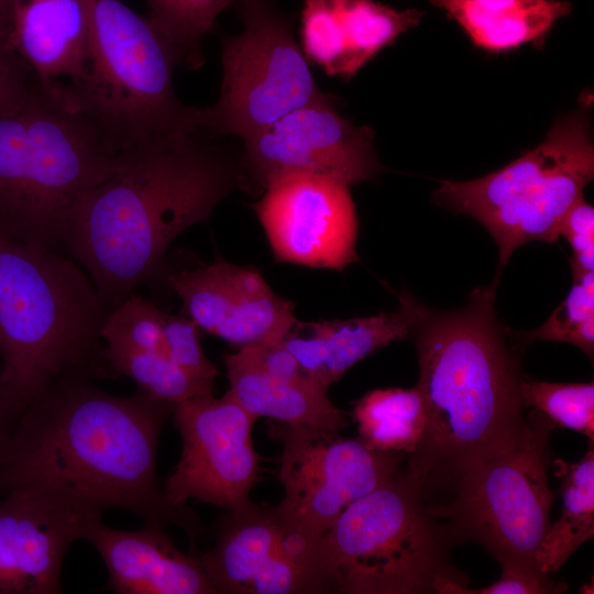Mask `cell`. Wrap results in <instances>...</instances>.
I'll use <instances>...</instances> for the list:
<instances>
[{"instance_id": "29", "label": "cell", "mask_w": 594, "mask_h": 594, "mask_svg": "<svg viewBox=\"0 0 594 594\" xmlns=\"http://www.w3.org/2000/svg\"><path fill=\"white\" fill-rule=\"evenodd\" d=\"M527 346L534 341L575 345L591 360L594 355V272L573 279L561 305L539 328L519 333Z\"/></svg>"}, {"instance_id": "35", "label": "cell", "mask_w": 594, "mask_h": 594, "mask_svg": "<svg viewBox=\"0 0 594 594\" xmlns=\"http://www.w3.org/2000/svg\"><path fill=\"white\" fill-rule=\"evenodd\" d=\"M502 574L493 584L481 587H462L458 594H552L566 591V584L557 582L537 568L520 564H502Z\"/></svg>"}, {"instance_id": "5", "label": "cell", "mask_w": 594, "mask_h": 594, "mask_svg": "<svg viewBox=\"0 0 594 594\" xmlns=\"http://www.w3.org/2000/svg\"><path fill=\"white\" fill-rule=\"evenodd\" d=\"M118 153L92 117L38 87L21 110L0 116V230L57 250Z\"/></svg>"}, {"instance_id": "30", "label": "cell", "mask_w": 594, "mask_h": 594, "mask_svg": "<svg viewBox=\"0 0 594 594\" xmlns=\"http://www.w3.org/2000/svg\"><path fill=\"white\" fill-rule=\"evenodd\" d=\"M165 312L134 293L109 311L101 329L107 345H118L167 356Z\"/></svg>"}, {"instance_id": "25", "label": "cell", "mask_w": 594, "mask_h": 594, "mask_svg": "<svg viewBox=\"0 0 594 594\" xmlns=\"http://www.w3.org/2000/svg\"><path fill=\"white\" fill-rule=\"evenodd\" d=\"M344 53V80H350L383 48L418 25L424 12L396 10L374 0H334Z\"/></svg>"}, {"instance_id": "19", "label": "cell", "mask_w": 594, "mask_h": 594, "mask_svg": "<svg viewBox=\"0 0 594 594\" xmlns=\"http://www.w3.org/2000/svg\"><path fill=\"white\" fill-rule=\"evenodd\" d=\"M88 540L103 560L108 586L118 594H215L198 552L183 553L165 527L145 522L138 530L105 525L101 516L84 528Z\"/></svg>"}, {"instance_id": "21", "label": "cell", "mask_w": 594, "mask_h": 594, "mask_svg": "<svg viewBox=\"0 0 594 594\" xmlns=\"http://www.w3.org/2000/svg\"><path fill=\"white\" fill-rule=\"evenodd\" d=\"M230 392L256 419L340 431L349 420L328 397L327 388L312 382H292L262 372L239 352L224 354Z\"/></svg>"}, {"instance_id": "12", "label": "cell", "mask_w": 594, "mask_h": 594, "mask_svg": "<svg viewBox=\"0 0 594 594\" xmlns=\"http://www.w3.org/2000/svg\"><path fill=\"white\" fill-rule=\"evenodd\" d=\"M374 138L372 128L353 124L326 94L243 140L241 187L263 193L273 180L295 174L328 177L350 187L375 180L383 166Z\"/></svg>"}, {"instance_id": "4", "label": "cell", "mask_w": 594, "mask_h": 594, "mask_svg": "<svg viewBox=\"0 0 594 594\" xmlns=\"http://www.w3.org/2000/svg\"><path fill=\"white\" fill-rule=\"evenodd\" d=\"M112 307L77 262L0 230V389L16 417L61 378L106 376Z\"/></svg>"}, {"instance_id": "9", "label": "cell", "mask_w": 594, "mask_h": 594, "mask_svg": "<svg viewBox=\"0 0 594 594\" xmlns=\"http://www.w3.org/2000/svg\"><path fill=\"white\" fill-rule=\"evenodd\" d=\"M554 428L534 409L512 449L465 472L441 501L428 505L454 543L475 542L501 565L537 568L536 552L551 524L554 501L547 477Z\"/></svg>"}, {"instance_id": "17", "label": "cell", "mask_w": 594, "mask_h": 594, "mask_svg": "<svg viewBox=\"0 0 594 594\" xmlns=\"http://www.w3.org/2000/svg\"><path fill=\"white\" fill-rule=\"evenodd\" d=\"M89 516L44 495H0V594H59L64 558Z\"/></svg>"}, {"instance_id": "23", "label": "cell", "mask_w": 594, "mask_h": 594, "mask_svg": "<svg viewBox=\"0 0 594 594\" xmlns=\"http://www.w3.org/2000/svg\"><path fill=\"white\" fill-rule=\"evenodd\" d=\"M560 479L561 515L550 524L535 557L538 570L551 574L561 569L583 543L594 537V450L574 463L554 460Z\"/></svg>"}, {"instance_id": "14", "label": "cell", "mask_w": 594, "mask_h": 594, "mask_svg": "<svg viewBox=\"0 0 594 594\" xmlns=\"http://www.w3.org/2000/svg\"><path fill=\"white\" fill-rule=\"evenodd\" d=\"M252 207L276 262L333 271L360 262L359 219L346 184L287 175L270 183Z\"/></svg>"}, {"instance_id": "18", "label": "cell", "mask_w": 594, "mask_h": 594, "mask_svg": "<svg viewBox=\"0 0 594 594\" xmlns=\"http://www.w3.org/2000/svg\"><path fill=\"white\" fill-rule=\"evenodd\" d=\"M89 0H2L0 41L73 107L88 63ZM74 108V107H73Z\"/></svg>"}, {"instance_id": "6", "label": "cell", "mask_w": 594, "mask_h": 594, "mask_svg": "<svg viewBox=\"0 0 594 594\" xmlns=\"http://www.w3.org/2000/svg\"><path fill=\"white\" fill-rule=\"evenodd\" d=\"M453 544L404 464L388 482L351 504L320 537L322 590L458 594L468 586V576L450 562Z\"/></svg>"}, {"instance_id": "10", "label": "cell", "mask_w": 594, "mask_h": 594, "mask_svg": "<svg viewBox=\"0 0 594 594\" xmlns=\"http://www.w3.org/2000/svg\"><path fill=\"white\" fill-rule=\"evenodd\" d=\"M243 31L221 38L222 82L218 101L195 109L196 131L245 140L288 112L319 100L309 62L293 20L276 0H235Z\"/></svg>"}, {"instance_id": "1", "label": "cell", "mask_w": 594, "mask_h": 594, "mask_svg": "<svg viewBox=\"0 0 594 594\" xmlns=\"http://www.w3.org/2000/svg\"><path fill=\"white\" fill-rule=\"evenodd\" d=\"M175 405L142 392L109 394L87 375L58 380L19 415L0 455V495L30 491L89 516L129 512L179 527L196 549L197 515L170 504L156 475Z\"/></svg>"}, {"instance_id": "2", "label": "cell", "mask_w": 594, "mask_h": 594, "mask_svg": "<svg viewBox=\"0 0 594 594\" xmlns=\"http://www.w3.org/2000/svg\"><path fill=\"white\" fill-rule=\"evenodd\" d=\"M499 275L459 308L427 307L404 292L427 408V426L405 466L428 505L469 470L512 449L521 437V353L526 345L498 319Z\"/></svg>"}, {"instance_id": "33", "label": "cell", "mask_w": 594, "mask_h": 594, "mask_svg": "<svg viewBox=\"0 0 594 594\" xmlns=\"http://www.w3.org/2000/svg\"><path fill=\"white\" fill-rule=\"evenodd\" d=\"M560 237L572 249V278L594 272V208L580 196L563 218Z\"/></svg>"}, {"instance_id": "27", "label": "cell", "mask_w": 594, "mask_h": 594, "mask_svg": "<svg viewBox=\"0 0 594 594\" xmlns=\"http://www.w3.org/2000/svg\"><path fill=\"white\" fill-rule=\"evenodd\" d=\"M153 28L169 46L177 66L204 65L202 41L218 15L235 0H146Z\"/></svg>"}, {"instance_id": "34", "label": "cell", "mask_w": 594, "mask_h": 594, "mask_svg": "<svg viewBox=\"0 0 594 594\" xmlns=\"http://www.w3.org/2000/svg\"><path fill=\"white\" fill-rule=\"evenodd\" d=\"M38 87L41 84L30 66L0 45V116L21 110Z\"/></svg>"}, {"instance_id": "8", "label": "cell", "mask_w": 594, "mask_h": 594, "mask_svg": "<svg viewBox=\"0 0 594 594\" xmlns=\"http://www.w3.org/2000/svg\"><path fill=\"white\" fill-rule=\"evenodd\" d=\"M593 177L590 120L578 110L558 119L538 146L503 168L472 180H442L432 201L487 230L498 249L499 275L522 244L558 241L564 216Z\"/></svg>"}, {"instance_id": "20", "label": "cell", "mask_w": 594, "mask_h": 594, "mask_svg": "<svg viewBox=\"0 0 594 594\" xmlns=\"http://www.w3.org/2000/svg\"><path fill=\"white\" fill-rule=\"evenodd\" d=\"M399 308L346 320H295L282 338L306 374L327 388L354 364L394 341L411 337L413 316L404 293Z\"/></svg>"}, {"instance_id": "24", "label": "cell", "mask_w": 594, "mask_h": 594, "mask_svg": "<svg viewBox=\"0 0 594 594\" xmlns=\"http://www.w3.org/2000/svg\"><path fill=\"white\" fill-rule=\"evenodd\" d=\"M352 418L359 438L370 448L409 455L426 430V402L417 385L376 388L355 403Z\"/></svg>"}, {"instance_id": "7", "label": "cell", "mask_w": 594, "mask_h": 594, "mask_svg": "<svg viewBox=\"0 0 594 594\" xmlns=\"http://www.w3.org/2000/svg\"><path fill=\"white\" fill-rule=\"evenodd\" d=\"M177 62L147 18L121 0H89L88 63L73 107L102 128L118 152L197 132L195 108L174 89Z\"/></svg>"}, {"instance_id": "31", "label": "cell", "mask_w": 594, "mask_h": 594, "mask_svg": "<svg viewBox=\"0 0 594 594\" xmlns=\"http://www.w3.org/2000/svg\"><path fill=\"white\" fill-rule=\"evenodd\" d=\"M300 47L328 76L344 77V53L334 0H304Z\"/></svg>"}, {"instance_id": "32", "label": "cell", "mask_w": 594, "mask_h": 594, "mask_svg": "<svg viewBox=\"0 0 594 594\" xmlns=\"http://www.w3.org/2000/svg\"><path fill=\"white\" fill-rule=\"evenodd\" d=\"M167 356L189 373L215 382L218 369L205 355L200 330L186 316L164 315Z\"/></svg>"}, {"instance_id": "26", "label": "cell", "mask_w": 594, "mask_h": 594, "mask_svg": "<svg viewBox=\"0 0 594 594\" xmlns=\"http://www.w3.org/2000/svg\"><path fill=\"white\" fill-rule=\"evenodd\" d=\"M101 353L106 376H127L140 392L165 402L178 404L215 388V382L195 376L163 354L107 344Z\"/></svg>"}, {"instance_id": "28", "label": "cell", "mask_w": 594, "mask_h": 594, "mask_svg": "<svg viewBox=\"0 0 594 594\" xmlns=\"http://www.w3.org/2000/svg\"><path fill=\"white\" fill-rule=\"evenodd\" d=\"M522 407H534L556 427H565L594 440V384L549 383L522 377L519 388Z\"/></svg>"}, {"instance_id": "15", "label": "cell", "mask_w": 594, "mask_h": 594, "mask_svg": "<svg viewBox=\"0 0 594 594\" xmlns=\"http://www.w3.org/2000/svg\"><path fill=\"white\" fill-rule=\"evenodd\" d=\"M198 557L217 593H317L314 539L275 507L229 512L213 548Z\"/></svg>"}, {"instance_id": "22", "label": "cell", "mask_w": 594, "mask_h": 594, "mask_svg": "<svg viewBox=\"0 0 594 594\" xmlns=\"http://www.w3.org/2000/svg\"><path fill=\"white\" fill-rule=\"evenodd\" d=\"M474 46L494 54L540 45L572 4L560 0H430Z\"/></svg>"}, {"instance_id": "3", "label": "cell", "mask_w": 594, "mask_h": 594, "mask_svg": "<svg viewBox=\"0 0 594 594\" xmlns=\"http://www.w3.org/2000/svg\"><path fill=\"white\" fill-rule=\"evenodd\" d=\"M238 187L239 158L213 138L158 136L118 153L109 177L79 204L63 245L114 306L164 279L172 242Z\"/></svg>"}, {"instance_id": "11", "label": "cell", "mask_w": 594, "mask_h": 594, "mask_svg": "<svg viewBox=\"0 0 594 594\" xmlns=\"http://www.w3.org/2000/svg\"><path fill=\"white\" fill-rule=\"evenodd\" d=\"M272 431L283 444L278 477L285 490L275 509L312 538L323 536L351 504L388 482L407 459L339 431L278 421Z\"/></svg>"}, {"instance_id": "37", "label": "cell", "mask_w": 594, "mask_h": 594, "mask_svg": "<svg viewBox=\"0 0 594 594\" xmlns=\"http://www.w3.org/2000/svg\"><path fill=\"white\" fill-rule=\"evenodd\" d=\"M16 421V416L6 402L0 389V455L9 439L12 428Z\"/></svg>"}, {"instance_id": "13", "label": "cell", "mask_w": 594, "mask_h": 594, "mask_svg": "<svg viewBox=\"0 0 594 594\" xmlns=\"http://www.w3.org/2000/svg\"><path fill=\"white\" fill-rule=\"evenodd\" d=\"M172 417L183 450L165 482L166 499L175 506L196 499L229 512L251 506L249 494L261 473L252 442L256 418L230 391L180 402Z\"/></svg>"}, {"instance_id": "36", "label": "cell", "mask_w": 594, "mask_h": 594, "mask_svg": "<svg viewBox=\"0 0 594 594\" xmlns=\"http://www.w3.org/2000/svg\"><path fill=\"white\" fill-rule=\"evenodd\" d=\"M238 352L255 367L272 377L292 382L315 383L285 348L282 340L241 346Z\"/></svg>"}, {"instance_id": "16", "label": "cell", "mask_w": 594, "mask_h": 594, "mask_svg": "<svg viewBox=\"0 0 594 594\" xmlns=\"http://www.w3.org/2000/svg\"><path fill=\"white\" fill-rule=\"evenodd\" d=\"M164 279L200 332L232 345L282 340L296 320L294 304L276 295L253 266L217 257L207 265L167 271Z\"/></svg>"}, {"instance_id": "38", "label": "cell", "mask_w": 594, "mask_h": 594, "mask_svg": "<svg viewBox=\"0 0 594 594\" xmlns=\"http://www.w3.org/2000/svg\"><path fill=\"white\" fill-rule=\"evenodd\" d=\"M1 1H2V0H0V2H1Z\"/></svg>"}]
</instances>
